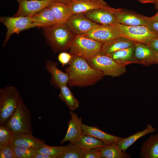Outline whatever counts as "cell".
<instances>
[{
	"mask_svg": "<svg viewBox=\"0 0 158 158\" xmlns=\"http://www.w3.org/2000/svg\"><path fill=\"white\" fill-rule=\"evenodd\" d=\"M56 62L47 60L46 62V69L51 74V83L56 87H59L66 85L69 80L68 74L64 72L57 67Z\"/></svg>",
	"mask_w": 158,
	"mask_h": 158,
	"instance_id": "cell-18",
	"label": "cell"
},
{
	"mask_svg": "<svg viewBox=\"0 0 158 158\" xmlns=\"http://www.w3.org/2000/svg\"><path fill=\"white\" fill-rule=\"evenodd\" d=\"M73 56L70 53L62 52L59 54L58 59L62 66H63L69 63Z\"/></svg>",
	"mask_w": 158,
	"mask_h": 158,
	"instance_id": "cell-35",
	"label": "cell"
},
{
	"mask_svg": "<svg viewBox=\"0 0 158 158\" xmlns=\"http://www.w3.org/2000/svg\"><path fill=\"white\" fill-rule=\"evenodd\" d=\"M142 3H155L158 0H136Z\"/></svg>",
	"mask_w": 158,
	"mask_h": 158,
	"instance_id": "cell-39",
	"label": "cell"
},
{
	"mask_svg": "<svg viewBox=\"0 0 158 158\" xmlns=\"http://www.w3.org/2000/svg\"><path fill=\"white\" fill-rule=\"evenodd\" d=\"M81 35L103 43L121 36L115 25H102Z\"/></svg>",
	"mask_w": 158,
	"mask_h": 158,
	"instance_id": "cell-12",
	"label": "cell"
},
{
	"mask_svg": "<svg viewBox=\"0 0 158 158\" xmlns=\"http://www.w3.org/2000/svg\"><path fill=\"white\" fill-rule=\"evenodd\" d=\"M21 97L17 89L7 86L0 89V123L4 124L15 111Z\"/></svg>",
	"mask_w": 158,
	"mask_h": 158,
	"instance_id": "cell-5",
	"label": "cell"
},
{
	"mask_svg": "<svg viewBox=\"0 0 158 158\" xmlns=\"http://www.w3.org/2000/svg\"><path fill=\"white\" fill-rule=\"evenodd\" d=\"M19 7L13 17L32 16L57 2L56 0H17Z\"/></svg>",
	"mask_w": 158,
	"mask_h": 158,
	"instance_id": "cell-10",
	"label": "cell"
},
{
	"mask_svg": "<svg viewBox=\"0 0 158 158\" xmlns=\"http://www.w3.org/2000/svg\"><path fill=\"white\" fill-rule=\"evenodd\" d=\"M114 13L118 23L124 25L145 26L150 21V17L124 8H117Z\"/></svg>",
	"mask_w": 158,
	"mask_h": 158,
	"instance_id": "cell-11",
	"label": "cell"
},
{
	"mask_svg": "<svg viewBox=\"0 0 158 158\" xmlns=\"http://www.w3.org/2000/svg\"><path fill=\"white\" fill-rule=\"evenodd\" d=\"M66 146L64 152L57 158H83V152L79 146L70 142Z\"/></svg>",
	"mask_w": 158,
	"mask_h": 158,
	"instance_id": "cell-29",
	"label": "cell"
},
{
	"mask_svg": "<svg viewBox=\"0 0 158 158\" xmlns=\"http://www.w3.org/2000/svg\"><path fill=\"white\" fill-rule=\"evenodd\" d=\"M34 158H53V157L46 154L37 152L35 155Z\"/></svg>",
	"mask_w": 158,
	"mask_h": 158,
	"instance_id": "cell-38",
	"label": "cell"
},
{
	"mask_svg": "<svg viewBox=\"0 0 158 158\" xmlns=\"http://www.w3.org/2000/svg\"><path fill=\"white\" fill-rule=\"evenodd\" d=\"M157 130V129L154 128L151 124H148L147 125L146 128L144 130L138 131L127 138H123L116 142V144L121 150L126 151L137 140L147 134L153 133Z\"/></svg>",
	"mask_w": 158,
	"mask_h": 158,
	"instance_id": "cell-25",
	"label": "cell"
},
{
	"mask_svg": "<svg viewBox=\"0 0 158 158\" xmlns=\"http://www.w3.org/2000/svg\"><path fill=\"white\" fill-rule=\"evenodd\" d=\"M49 6L30 16L35 27L43 28L56 24L55 18Z\"/></svg>",
	"mask_w": 158,
	"mask_h": 158,
	"instance_id": "cell-22",
	"label": "cell"
},
{
	"mask_svg": "<svg viewBox=\"0 0 158 158\" xmlns=\"http://www.w3.org/2000/svg\"><path fill=\"white\" fill-rule=\"evenodd\" d=\"M140 150L141 158H158V133L151 135L143 142Z\"/></svg>",
	"mask_w": 158,
	"mask_h": 158,
	"instance_id": "cell-24",
	"label": "cell"
},
{
	"mask_svg": "<svg viewBox=\"0 0 158 158\" xmlns=\"http://www.w3.org/2000/svg\"><path fill=\"white\" fill-rule=\"evenodd\" d=\"M0 158H16L13 145L9 144L0 147Z\"/></svg>",
	"mask_w": 158,
	"mask_h": 158,
	"instance_id": "cell-33",
	"label": "cell"
},
{
	"mask_svg": "<svg viewBox=\"0 0 158 158\" xmlns=\"http://www.w3.org/2000/svg\"><path fill=\"white\" fill-rule=\"evenodd\" d=\"M135 57L139 64L146 66L157 64L158 52L150 45L136 42L135 44Z\"/></svg>",
	"mask_w": 158,
	"mask_h": 158,
	"instance_id": "cell-13",
	"label": "cell"
},
{
	"mask_svg": "<svg viewBox=\"0 0 158 158\" xmlns=\"http://www.w3.org/2000/svg\"><path fill=\"white\" fill-rule=\"evenodd\" d=\"M116 9L114 11L96 9L83 13L91 20L100 25H115L119 24L114 13Z\"/></svg>",
	"mask_w": 158,
	"mask_h": 158,
	"instance_id": "cell-15",
	"label": "cell"
},
{
	"mask_svg": "<svg viewBox=\"0 0 158 158\" xmlns=\"http://www.w3.org/2000/svg\"><path fill=\"white\" fill-rule=\"evenodd\" d=\"M75 143L81 148L87 149H99L107 145L102 141L83 133Z\"/></svg>",
	"mask_w": 158,
	"mask_h": 158,
	"instance_id": "cell-27",
	"label": "cell"
},
{
	"mask_svg": "<svg viewBox=\"0 0 158 158\" xmlns=\"http://www.w3.org/2000/svg\"><path fill=\"white\" fill-rule=\"evenodd\" d=\"M86 60L91 67L101 71L104 76L118 77L126 72V66L118 64L107 54L99 53Z\"/></svg>",
	"mask_w": 158,
	"mask_h": 158,
	"instance_id": "cell-6",
	"label": "cell"
},
{
	"mask_svg": "<svg viewBox=\"0 0 158 158\" xmlns=\"http://www.w3.org/2000/svg\"><path fill=\"white\" fill-rule=\"evenodd\" d=\"M31 116L21 98L15 111L4 125L14 133L32 134Z\"/></svg>",
	"mask_w": 158,
	"mask_h": 158,
	"instance_id": "cell-3",
	"label": "cell"
},
{
	"mask_svg": "<svg viewBox=\"0 0 158 158\" xmlns=\"http://www.w3.org/2000/svg\"><path fill=\"white\" fill-rule=\"evenodd\" d=\"M70 113L71 118L68 123V130L65 136L61 141V144L67 141L75 143L83 133L81 117L79 118L72 110L70 111Z\"/></svg>",
	"mask_w": 158,
	"mask_h": 158,
	"instance_id": "cell-16",
	"label": "cell"
},
{
	"mask_svg": "<svg viewBox=\"0 0 158 158\" xmlns=\"http://www.w3.org/2000/svg\"><path fill=\"white\" fill-rule=\"evenodd\" d=\"M0 20L7 29L3 47L6 45L13 34H18L23 30L35 27L30 16L3 17H1Z\"/></svg>",
	"mask_w": 158,
	"mask_h": 158,
	"instance_id": "cell-8",
	"label": "cell"
},
{
	"mask_svg": "<svg viewBox=\"0 0 158 158\" xmlns=\"http://www.w3.org/2000/svg\"><path fill=\"white\" fill-rule=\"evenodd\" d=\"M57 1L62 2L66 4H68L72 0H56Z\"/></svg>",
	"mask_w": 158,
	"mask_h": 158,
	"instance_id": "cell-41",
	"label": "cell"
},
{
	"mask_svg": "<svg viewBox=\"0 0 158 158\" xmlns=\"http://www.w3.org/2000/svg\"><path fill=\"white\" fill-rule=\"evenodd\" d=\"M136 42L120 36L103 43L99 53L107 54L135 45Z\"/></svg>",
	"mask_w": 158,
	"mask_h": 158,
	"instance_id": "cell-19",
	"label": "cell"
},
{
	"mask_svg": "<svg viewBox=\"0 0 158 158\" xmlns=\"http://www.w3.org/2000/svg\"><path fill=\"white\" fill-rule=\"evenodd\" d=\"M86 1H95L97 2H104L105 1H104V0H84Z\"/></svg>",
	"mask_w": 158,
	"mask_h": 158,
	"instance_id": "cell-42",
	"label": "cell"
},
{
	"mask_svg": "<svg viewBox=\"0 0 158 158\" xmlns=\"http://www.w3.org/2000/svg\"><path fill=\"white\" fill-rule=\"evenodd\" d=\"M148 45L158 52V37L154 39L149 42Z\"/></svg>",
	"mask_w": 158,
	"mask_h": 158,
	"instance_id": "cell-37",
	"label": "cell"
},
{
	"mask_svg": "<svg viewBox=\"0 0 158 158\" xmlns=\"http://www.w3.org/2000/svg\"><path fill=\"white\" fill-rule=\"evenodd\" d=\"M14 133L5 125L0 126V147H3L12 142Z\"/></svg>",
	"mask_w": 158,
	"mask_h": 158,
	"instance_id": "cell-32",
	"label": "cell"
},
{
	"mask_svg": "<svg viewBox=\"0 0 158 158\" xmlns=\"http://www.w3.org/2000/svg\"><path fill=\"white\" fill-rule=\"evenodd\" d=\"M103 44L81 35H76L69 46L70 53L73 56H78L87 59L98 54Z\"/></svg>",
	"mask_w": 158,
	"mask_h": 158,
	"instance_id": "cell-4",
	"label": "cell"
},
{
	"mask_svg": "<svg viewBox=\"0 0 158 158\" xmlns=\"http://www.w3.org/2000/svg\"><path fill=\"white\" fill-rule=\"evenodd\" d=\"M135 45L107 54L118 64L126 66L132 63L139 64L135 57Z\"/></svg>",
	"mask_w": 158,
	"mask_h": 158,
	"instance_id": "cell-21",
	"label": "cell"
},
{
	"mask_svg": "<svg viewBox=\"0 0 158 158\" xmlns=\"http://www.w3.org/2000/svg\"><path fill=\"white\" fill-rule=\"evenodd\" d=\"M82 129L83 133L98 139L107 145L117 142L123 138L106 133L96 126H90L83 123Z\"/></svg>",
	"mask_w": 158,
	"mask_h": 158,
	"instance_id": "cell-20",
	"label": "cell"
},
{
	"mask_svg": "<svg viewBox=\"0 0 158 158\" xmlns=\"http://www.w3.org/2000/svg\"><path fill=\"white\" fill-rule=\"evenodd\" d=\"M157 63H158V57L157 59Z\"/></svg>",
	"mask_w": 158,
	"mask_h": 158,
	"instance_id": "cell-44",
	"label": "cell"
},
{
	"mask_svg": "<svg viewBox=\"0 0 158 158\" xmlns=\"http://www.w3.org/2000/svg\"><path fill=\"white\" fill-rule=\"evenodd\" d=\"M59 98L71 110H74L79 106L78 101L75 98L70 90L65 85L60 87Z\"/></svg>",
	"mask_w": 158,
	"mask_h": 158,
	"instance_id": "cell-28",
	"label": "cell"
},
{
	"mask_svg": "<svg viewBox=\"0 0 158 158\" xmlns=\"http://www.w3.org/2000/svg\"><path fill=\"white\" fill-rule=\"evenodd\" d=\"M66 147V145L64 146H51L47 145L37 150V152L49 155L53 158H57L64 152Z\"/></svg>",
	"mask_w": 158,
	"mask_h": 158,
	"instance_id": "cell-31",
	"label": "cell"
},
{
	"mask_svg": "<svg viewBox=\"0 0 158 158\" xmlns=\"http://www.w3.org/2000/svg\"><path fill=\"white\" fill-rule=\"evenodd\" d=\"M66 24L71 30L76 35H83L101 25L91 20L83 13L72 15Z\"/></svg>",
	"mask_w": 158,
	"mask_h": 158,
	"instance_id": "cell-9",
	"label": "cell"
},
{
	"mask_svg": "<svg viewBox=\"0 0 158 158\" xmlns=\"http://www.w3.org/2000/svg\"><path fill=\"white\" fill-rule=\"evenodd\" d=\"M115 26L121 36L136 42L148 44L151 40L158 37V35L146 25L126 26L119 23Z\"/></svg>",
	"mask_w": 158,
	"mask_h": 158,
	"instance_id": "cell-7",
	"label": "cell"
},
{
	"mask_svg": "<svg viewBox=\"0 0 158 158\" xmlns=\"http://www.w3.org/2000/svg\"><path fill=\"white\" fill-rule=\"evenodd\" d=\"M99 152L101 158H129L130 154L126 151L121 150L118 147L116 142L107 145L99 149Z\"/></svg>",
	"mask_w": 158,
	"mask_h": 158,
	"instance_id": "cell-26",
	"label": "cell"
},
{
	"mask_svg": "<svg viewBox=\"0 0 158 158\" xmlns=\"http://www.w3.org/2000/svg\"><path fill=\"white\" fill-rule=\"evenodd\" d=\"M150 20L158 22V11L153 16L150 17Z\"/></svg>",
	"mask_w": 158,
	"mask_h": 158,
	"instance_id": "cell-40",
	"label": "cell"
},
{
	"mask_svg": "<svg viewBox=\"0 0 158 158\" xmlns=\"http://www.w3.org/2000/svg\"><path fill=\"white\" fill-rule=\"evenodd\" d=\"M73 15L84 13L96 9H102L114 11L116 8L111 7L105 2L92 1L84 0H72L68 4Z\"/></svg>",
	"mask_w": 158,
	"mask_h": 158,
	"instance_id": "cell-14",
	"label": "cell"
},
{
	"mask_svg": "<svg viewBox=\"0 0 158 158\" xmlns=\"http://www.w3.org/2000/svg\"><path fill=\"white\" fill-rule=\"evenodd\" d=\"M12 144L37 150L47 145L43 140L35 138L32 134L16 133H14Z\"/></svg>",
	"mask_w": 158,
	"mask_h": 158,
	"instance_id": "cell-17",
	"label": "cell"
},
{
	"mask_svg": "<svg viewBox=\"0 0 158 158\" xmlns=\"http://www.w3.org/2000/svg\"><path fill=\"white\" fill-rule=\"evenodd\" d=\"M154 4L155 8L158 10V1Z\"/></svg>",
	"mask_w": 158,
	"mask_h": 158,
	"instance_id": "cell-43",
	"label": "cell"
},
{
	"mask_svg": "<svg viewBox=\"0 0 158 158\" xmlns=\"http://www.w3.org/2000/svg\"><path fill=\"white\" fill-rule=\"evenodd\" d=\"M16 158H34L37 152L36 149L13 145Z\"/></svg>",
	"mask_w": 158,
	"mask_h": 158,
	"instance_id": "cell-30",
	"label": "cell"
},
{
	"mask_svg": "<svg viewBox=\"0 0 158 158\" xmlns=\"http://www.w3.org/2000/svg\"><path fill=\"white\" fill-rule=\"evenodd\" d=\"M81 148L83 152V158H101L99 152L100 148L87 149Z\"/></svg>",
	"mask_w": 158,
	"mask_h": 158,
	"instance_id": "cell-34",
	"label": "cell"
},
{
	"mask_svg": "<svg viewBox=\"0 0 158 158\" xmlns=\"http://www.w3.org/2000/svg\"><path fill=\"white\" fill-rule=\"evenodd\" d=\"M66 71L69 76L68 84L84 87L93 85L102 79V73L91 67L86 59L73 56Z\"/></svg>",
	"mask_w": 158,
	"mask_h": 158,
	"instance_id": "cell-1",
	"label": "cell"
},
{
	"mask_svg": "<svg viewBox=\"0 0 158 158\" xmlns=\"http://www.w3.org/2000/svg\"><path fill=\"white\" fill-rule=\"evenodd\" d=\"M68 27L66 23H63L42 28L46 38L55 52L69 49L75 37Z\"/></svg>",
	"mask_w": 158,
	"mask_h": 158,
	"instance_id": "cell-2",
	"label": "cell"
},
{
	"mask_svg": "<svg viewBox=\"0 0 158 158\" xmlns=\"http://www.w3.org/2000/svg\"><path fill=\"white\" fill-rule=\"evenodd\" d=\"M49 7L54 14L56 24L66 23L73 15L67 4L57 1Z\"/></svg>",
	"mask_w": 158,
	"mask_h": 158,
	"instance_id": "cell-23",
	"label": "cell"
},
{
	"mask_svg": "<svg viewBox=\"0 0 158 158\" xmlns=\"http://www.w3.org/2000/svg\"><path fill=\"white\" fill-rule=\"evenodd\" d=\"M152 31L158 35V22L150 20L146 25Z\"/></svg>",
	"mask_w": 158,
	"mask_h": 158,
	"instance_id": "cell-36",
	"label": "cell"
}]
</instances>
